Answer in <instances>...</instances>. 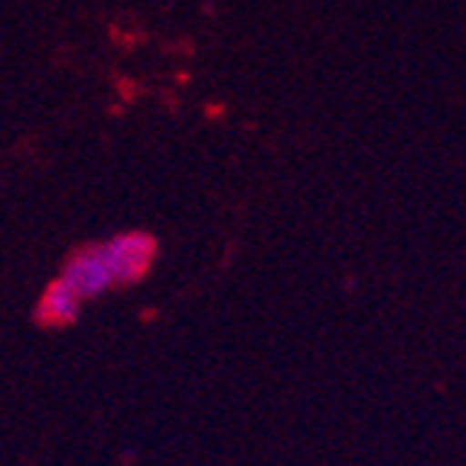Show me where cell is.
Returning a JSON list of instances; mask_svg holds the SVG:
<instances>
[{
  "label": "cell",
  "mask_w": 466,
  "mask_h": 466,
  "mask_svg": "<svg viewBox=\"0 0 466 466\" xmlns=\"http://www.w3.org/2000/svg\"><path fill=\"white\" fill-rule=\"evenodd\" d=\"M101 255L108 261L111 274H115V284H137L144 274L150 271L157 258V241L147 232H121L108 241H98Z\"/></svg>",
  "instance_id": "6da1fadb"
},
{
  "label": "cell",
  "mask_w": 466,
  "mask_h": 466,
  "mask_svg": "<svg viewBox=\"0 0 466 466\" xmlns=\"http://www.w3.org/2000/svg\"><path fill=\"white\" fill-rule=\"evenodd\" d=\"M66 288L78 297V300H95V297L108 294L115 284V274H111L108 261L101 255V245H88V248H78L76 255L66 261L63 274H59Z\"/></svg>",
  "instance_id": "7a4b0ae2"
},
{
  "label": "cell",
  "mask_w": 466,
  "mask_h": 466,
  "mask_svg": "<svg viewBox=\"0 0 466 466\" xmlns=\"http://www.w3.org/2000/svg\"><path fill=\"white\" fill-rule=\"evenodd\" d=\"M78 310H82V300L66 288L63 280L56 278L53 284L43 290V297H39L36 319L43 327H66V323H72V319L78 317Z\"/></svg>",
  "instance_id": "3957f363"
}]
</instances>
